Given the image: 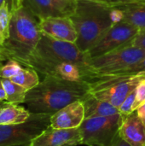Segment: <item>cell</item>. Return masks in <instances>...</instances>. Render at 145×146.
Here are the masks:
<instances>
[{
  "label": "cell",
  "mask_w": 145,
  "mask_h": 146,
  "mask_svg": "<svg viewBox=\"0 0 145 146\" xmlns=\"http://www.w3.org/2000/svg\"><path fill=\"white\" fill-rule=\"evenodd\" d=\"M31 115L27 109L20 104L5 103L0 107V125H10L25 122Z\"/></svg>",
  "instance_id": "cell-17"
},
{
  "label": "cell",
  "mask_w": 145,
  "mask_h": 146,
  "mask_svg": "<svg viewBox=\"0 0 145 146\" xmlns=\"http://www.w3.org/2000/svg\"><path fill=\"white\" fill-rule=\"evenodd\" d=\"M144 57L145 50L127 45L99 56L91 57L87 65L95 75H110L138 63Z\"/></svg>",
  "instance_id": "cell-6"
},
{
  "label": "cell",
  "mask_w": 145,
  "mask_h": 146,
  "mask_svg": "<svg viewBox=\"0 0 145 146\" xmlns=\"http://www.w3.org/2000/svg\"><path fill=\"white\" fill-rule=\"evenodd\" d=\"M145 80V72L132 74L96 75L89 83L90 94L119 107L126 98Z\"/></svg>",
  "instance_id": "cell-5"
},
{
  "label": "cell",
  "mask_w": 145,
  "mask_h": 146,
  "mask_svg": "<svg viewBox=\"0 0 145 146\" xmlns=\"http://www.w3.org/2000/svg\"><path fill=\"white\" fill-rule=\"evenodd\" d=\"M12 12L8 3H4L0 7V46L9 38Z\"/></svg>",
  "instance_id": "cell-20"
},
{
  "label": "cell",
  "mask_w": 145,
  "mask_h": 146,
  "mask_svg": "<svg viewBox=\"0 0 145 146\" xmlns=\"http://www.w3.org/2000/svg\"><path fill=\"white\" fill-rule=\"evenodd\" d=\"M3 62H6V60L4 59V57L3 56V55L0 53V63H3Z\"/></svg>",
  "instance_id": "cell-31"
},
{
  "label": "cell",
  "mask_w": 145,
  "mask_h": 146,
  "mask_svg": "<svg viewBox=\"0 0 145 146\" xmlns=\"http://www.w3.org/2000/svg\"><path fill=\"white\" fill-rule=\"evenodd\" d=\"M89 59V55L81 51L75 43L59 40L43 33L32 53L21 65L43 75L51 66L62 62L88 68Z\"/></svg>",
  "instance_id": "cell-4"
},
{
  "label": "cell",
  "mask_w": 145,
  "mask_h": 146,
  "mask_svg": "<svg viewBox=\"0 0 145 146\" xmlns=\"http://www.w3.org/2000/svg\"><path fill=\"white\" fill-rule=\"evenodd\" d=\"M7 99V95H6V92L4 90L3 85L2 83V79L0 78V101L2 102H5Z\"/></svg>",
  "instance_id": "cell-29"
},
{
  "label": "cell",
  "mask_w": 145,
  "mask_h": 146,
  "mask_svg": "<svg viewBox=\"0 0 145 146\" xmlns=\"http://www.w3.org/2000/svg\"><path fill=\"white\" fill-rule=\"evenodd\" d=\"M9 80L24 87L27 91L32 89L40 82L38 74L34 69L26 67L23 68L15 76Z\"/></svg>",
  "instance_id": "cell-19"
},
{
  "label": "cell",
  "mask_w": 145,
  "mask_h": 146,
  "mask_svg": "<svg viewBox=\"0 0 145 146\" xmlns=\"http://www.w3.org/2000/svg\"><path fill=\"white\" fill-rule=\"evenodd\" d=\"M131 46L145 50V30L139 31L130 43Z\"/></svg>",
  "instance_id": "cell-25"
},
{
  "label": "cell",
  "mask_w": 145,
  "mask_h": 146,
  "mask_svg": "<svg viewBox=\"0 0 145 146\" xmlns=\"http://www.w3.org/2000/svg\"><path fill=\"white\" fill-rule=\"evenodd\" d=\"M38 21L50 17H70L75 9L76 0H22Z\"/></svg>",
  "instance_id": "cell-10"
},
{
  "label": "cell",
  "mask_w": 145,
  "mask_h": 146,
  "mask_svg": "<svg viewBox=\"0 0 145 146\" xmlns=\"http://www.w3.org/2000/svg\"><path fill=\"white\" fill-rule=\"evenodd\" d=\"M4 90L6 92V102L14 104H21L25 103L27 90L13 82L9 79H2Z\"/></svg>",
  "instance_id": "cell-18"
},
{
  "label": "cell",
  "mask_w": 145,
  "mask_h": 146,
  "mask_svg": "<svg viewBox=\"0 0 145 146\" xmlns=\"http://www.w3.org/2000/svg\"><path fill=\"white\" fill-rule=\"evenodd\" d=\"M43 33L54 38L76 43L78 34L70 17H50L39 21Z\"/></svg>",
  "instance_id": "cell-12"
},
{
  "label": "cell",
  "mask_w": 145,
  "mask_h": 146,
  "mask_svg": "<svg viewBox=\"0 0 145 146\" xmlns=\"http://www.w3.org/2000/svg\"><path fill=\"white\" fill-rule=\"evenodd\" d=\"M102 2L106 3L107 4L110 6L118 5V4H123V3H135V2H141L145 0H100Z\"/></svg>",
  "instance_id": "cell-26"
},
{
  "label": "cell",
  "mask_w": 145,
  "mask_h": 146,
  "mask_svg": "<svg viewBox=\"0 0 145 146\" xmlns=\"http://www.w3.org/2000/svg\"><path fill=\"white\" fill-rule=\"evenodd\" d=\"M20 146H30V145H20Z\"/></svg>",
  "instance_id": "cell-33"
},
{
  "label": "cell",
  "mask_w": 145,
  "mask_h": 146,
  "mask_svg": "<svg viewBox=\"0 0 145 146\" xmlns=\"http://www.w3.org/2000/svg\"><path fill=\"white\" fill-rule=\"evenodd\" d=\"M140 72H145V57L143 60H141L138 63L115 74H137Z\"/></svg>",
  "instance_id": "cell-24"
},
{
  "label": "cell",
  "mask_w": 145,
  "mask_h": 146,
  "mask_svg": "<svg viewBox=\"0 0 145 146\" xmlns=\"http://www.w3.org/2000/svg\"><path fill=\"white\" fill-rule=\"evenodd\" d=\"M115 23L126 22L139 29L145 30V1L111 6Z\"/></svg>",
  "instance_id": "cell-14"
},
{
  "label": "cell",
  "mask_w": 145,
  "mask_h": 146,
  "mask_svg": "<svg viewBox=\"0 0 145 146\" xmlns=\"http://www.w3.org/2000/svg\"><path fill=\"white\" fill-rule=\"evenodd\" d=\"M136 89L126 98L124 102L119 107V110L121 115H129L134 112L133 108H134V104H135V99H136Z\"/></svg>",
  "instance_id": "cell-22"
},
{
  "label": "cell",
  "mask_w": 145,
  "mask_h": 146,
  "mask_svg": "<svg viewBox=\"0 0 145 146\" xmlns=\"http://www.w3.org/2000/svg\"><path fill=\"white\" fill-rule=\"evenodd\" d=\"M136 112L138 115V117L142 120V121L145 124V102L143 103L137 110Z\"/></svg>",
  "instance_id": "cell-27"
},
{
  "label": "cell",
  "mask_w": 145,
  "mask_h": 146,
  "mask_svg": "<svg viewBox=\"0 0 145 146\" xmlns=\"http://www.w3.org/2000/svg\"><path fill=\"white\" fill-rule=\"evenodd\" d=\"M139 29L126 22L115 23L87 52L90 58L109 53L116 49L130 45Z\"/></svg>",
  "instance_id": "cell-9"
},
{
  "label": "cell",
  "mask_w": 145,
  "mask_h": 146,
  "mask_svg": "<svg viewBox=\"0 0 145 146\" xmlns=\"http://www.w3.org/2000/svg\"><path fill=\"white\" fill-rule=\"evenodd\" d=\"M90 93L89 84L45 76L27 91L25 104L31 114L53 115L67 105L84 100Z\"/></svg>",
  "instance_id": "cell-1"
},
{
  "label": "cell",
  "mask_w": 145,
  "mask_h": 146,
  "mask_svg": "<svg viewBox=\"0 0 145 146\" xmlns=\"http://www.w3.org/2000/svg\"><path fill=\"white\" fill-rule=\"evenodd\" d=\"M145 102V80L140 82L136 89V99L134 104V111Z\"/></svg>",
  "instance_id": "cell-23"
},
{
  "label": "cell",
  "mask_w": 145,
  "mask_h": 146,
  "mask_svg": "<svg viewBox=\"0 0 145 146\" xmlns=\"http://www.w3.org/2000/svg\"><path fill=\"white\" fill-rule=\"evenodd\" d=\"M51 115L31 114L22 123L0 125V146H20L30 145L50 126Z\"/></svg>",
  "instance_id": "cell-7"
},
{
  "label": "cell",
  "mask_w": 145,
  "mask_h": 146,
  "mask_svg": "<svg viewBox=\"0 0 145 146\" xmlns=\"http://www.w3.org/2000/svg\"><path fill=\"white\" fill-rule=\"evenodd\" d=\"M85 107V119L94 117H105L121 114L119 109L113 104L94 98L90 93L82 100Z\"/></svg>",
  "instance_id": "cell-16"
},
{
  "label": "cell",
  "mask_w": 145,
  "mask_h": 146,
  "mask_svg": "<svg viewBox=\"0 0 145 146\" xmlns=\"http://www.w3.org/2000/svg\"><path fill=\"white\" fill-rule=\"evenodd\" d=\"M85 120V107L82 101L73 102L53 114L50 127L56 129H73L81 126Z\"/></svg>",
  "instance_id": "cell-13"
},
{
  "label": "cell",
  "mask_w": 145,
  "mask_h": 146,
  "mask_svg": "<svg viewBox=\"0 0 145 146\" xmlns=\"http://www.w3.org/2000/svg\"><path fill=\"white\" fill-rule=\"evenodd\" d=\"M119 135L130 145L145 146V124L136 111L122 115Z\"/></svg>",
  "instance_id": "cell-15"
},
{
  "label": "cell",
  "mask_w": 145,
  "mask_h": 146,
  "mask_svg": "<svg viewBox=\"0 0 145 146\" xmlns=\"http://www.w3.org/2000/svg\"><path fill=\"white\" fill-rule=\"evenodd\" d=\"M12 19L9 37L0 46V53L4 59H15L21 64L32 53L41 37L39 21L23 3L11 9Z\"/></svg>",
  "instance_id": "cell-3"
},
{
  "label": "cell",
  "mask_w": 145,
  "mask_h": 146,
  "mask_svg": "<svg viewBox=\"0 0 145 146\" xmlns=\"http://www.w3.org/2000/svg\"><path fill=\"white\" fill-rule=\"evenodd\" d=\"M0 64H1V63H0Z\"/></svg>",
  "instance_id": "cell-35"
},
{
  "label": "cell",
  "mask_w": 145,
  "mask_h": 146,
  "mask_svg": "<svg viewBox=\"0 0 145 146\" xmlns=\"http://www.w3.org/2000/svg\"><path fill=\"white\" fill-rule=\"evenodd\" d=\"M21 1H22V0H0V7L2 6L3 3H8L9 5V8H10V9H11L14 6H15L17 3H21Z\"/></svg>",
  "instance_id": "cell-30"
},
{
  "label": "cell",
  "mask_w": 145,
  "mask_h": 146,
  "mask_svg": "<svg viewBox=\"0 0 145 146\" xmlns=\"http://www.w3.org/2000/svg\"><path fill=\"white\" fill-rule=\"evenodd\" d=\"M79 127L73 129H56L48 127L32 141L30 146H76L81 145Z\"/></svg>",
  "instance_id": "cell-11"
},
{
  "label": "cell",
  "mask_w": 145,
  "mask_h": 146,
  "mask_svg": "<svg viewBox=\"0 0 145 146\" xmlns=\"http://www.w3.org/2000/svg\"><path fill=\"white\" fill-rule=\"evenodd\" d=\"M5 103H6V101H5V102H2V101H0V107H1V106H3Z\"/></svg>",
  "instance_id": "cell-32"
},
{
  "label": "cell",
  "mask_w": 145,
  "mask_h": 146,
  "mask_svg": "<svg viewBox=\"0 0 145 146\" xmlns=\"http://www.w3.org/2000/svg\"><path fill=\"white\" fill-rule=\"evenodd\" d=\"M121 120V114L85 119L79 127L82 137L81 145L110 146L119 134Z\"/></svg>",
  "instance_id": "cell-8"
},
{
  "label": "cell",
  "mask_w": 145,
  "mask_h": 146,
  "mask_svg": "<svg viewBox=\"0 0 145 146\" xmlns=\"http://www.w3.org/2000/svg\"><path fill=\"white\" fill-rule=\"evenodd\" d=\"M110 146H132V145H130L128 143H126L125 140H123V139L120 137V135L118 134V135L115 137V140L113 141V143L111 144V145Z\"/></svg>",
  "instance_id": "cell-28"
},
{
  "label": "cell",
  "mask_w": 145,
  "mask_h": 146,
  "mask_svg": "<svg viewBox=\"0 0 145 146\" xmlns=\"http://www.w3.org/2000/svg\"><path fill=\"white\" fill-rule=\"evenodd\" d=\"M23 66L15 59H8L4 64H0V78L1 79H11L15 76L21 69Z\"/></svg>",
  "instance_id": "cell-21"
},
{
  "label": "cell",
  "mask_w": 145,
  "mask_h": 146,
  "mask_svg": "<svg viewBox=\"0 0 145 146\" xmlns=\"http://www.w3.org/2000/svg\"><path fill=\"white\" fill-rule=\"evenodd\" d=\"M70 19L78 34L75 44L85 53L115 23L112 7L100 0H76Z\"/></svg>",
  "instance_id": "cell-2"
},
{
  "label": "cell",
  "mask_w": 145,
  "mask_h": 146,
  "mask_svg": "<svg viewBox=\"0 0 145 146\" xmlns=\"http://www.w3.org/2000/svg\"><path fill=\"white\" fill-rule=\"evenodd\" d=\"M94 146H101V145H94Z\"/></svg>",
  "instance_id": "cell-34"
}]
</instances>
